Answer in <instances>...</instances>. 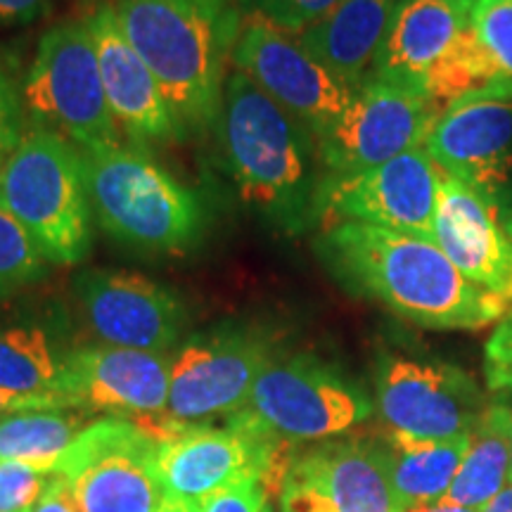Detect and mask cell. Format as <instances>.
I'll return each mask as SVG.
<instances>
[{
	"label": "cell",
	"mask_w": 512,
	"mask_h": 512,
	"mask_svg": "<svg viewBox=\"0 0 512 512\" xmlns=\"http://www.w3.org/2000/svg\"><path fill=\"white\" fill-rule=\"evenodd\" d=\"M316 252L347 290L387 306L427 330H484L503 323L510 306L458 271L434 240L401 230L335 223Z\"/></svg>",
	"instance_id": "6da1fadb"
},
{
	"label": "cell",
	"mask_w": 512,
	"mask_h": 512,
	"mask_svg": "<svg viewBox=\"0 0 512 512\" xmlns=\"http://www.w3.org/2000/svg\"><path fill=\"white\" fill-rule=\"evenodd\" d=\"M214 126L223 164L245 204L290 235L318 221L323 164L318 140L302 121L233 69Z\"/></svg>",
	"instance_id": "7a4b0ae2"
},
{
	"label": "cell",
	"mask_w": 512,
	"mask_h": 512,
	"mask_svg": "<svg viewBox=\"0 0 512 512\" xmlns=\"http://www.w3.org/2000/svg\"><path fill=\"white\" fill-rule=\"evenodd\" d=\"M114 12L183 131L214 126L245 12L226 0H117Z\"/></svg>",
	"instance_id": "3957f363"
},
{
	"label": "cell",
	"mask_w": 512,
	"mask_h": 512,
	"mask_svg": "<svg viewBox=\"0 0 512 512\" xmlns=\"http://www.w3.org/2000/svg\"><path fill=\"white\" fill-rule=\"evenodd\" d=\"M93 219L121 245L181 254L200 245L207 209L195 190L138 147H79Z\"/></svg>",
	"instance_id": "277c9868"
},
{
	"label": "cell",
	"mask_w": 512,
	"mask_h": 512,
	"mask_svg": "<svg viewBox=\"0 0 512 512\" xmlns=\"http://www.w3.org/2000/svg\"><path fill=\"white\" fill-rule=\"evenodd\" d=\"M0 204L27 228L50 266H79L93 249V209L81 150L29 126L0 169Z\"/></svg>",
	"instance_id": "5b68a950"
},
{
	"label": "cell",
	"mask_w": 512,
	"mask_h": 512,
	"mask_svg": "<svg viewBox=\"0 0 512 512\" xmlns=\"http://www.w3.org/2000/svg\"><path fill=\"white\" fill-rule=\"evenodd\" d=\"M22 91L34 126L53 128L76 147L121 145L86 17L55 24L41 36Z\"/></svg>",
	"instance_id": "8992f818"
},
{
	"label": "cell",
	"mask_w": 512,
	"mask_h": 512,
	"mask_svg": "<svg viewBox=\"0 0 512 512\" xmlns=\"http://www.w3.org/2000/svg\"><path fill=\"white\" fill-rule=\"evenodd\" d=\"M81 512H157L166 501L159 439L126 418L95 420L57 460Z\"/></svg>",
	"instance_id": "52a82bcc"
},
{
	"label": "cell",
	"mask_w": 512,
	"mask_h": 512,
	"mask_svg": "<svg viewBox=\"0 0 512 512\" xmlns=\"http://www.w3.org/2000/svg\"><path fill=\"white\" fill-rule=\"evenodd\" d=\"M242 413L275 437L299 444L351 432L373 415V401L320 358L294 354L268 363Z\"/></svg>",
	"instance_id": "ba28073f"
},
{
	"label": "cell",
	"mask_w": 512,
	"mask_h": 512,
	"mask_svg": "<svg viewBox=\"0 0 512 512\" xmlns=\"http://www.w3.org/2000/svg\"><path fill=\"white\" fill-rule=\"evenodd\" d=\"M439 190L441 169L425 147H415L354 174H323L316 214L325 228L366 223L434 240Z\"/></svg>",
	"instance_id": "9c48e42d"
},
{
	"label": "cell",
	"mask_w": 512,
	"mask_h": 512,
	"mask_svg": "<svg viewBox=\"0 0 512 512\" xmlns=\"http://www.w3.org/2000/svg\"><path fill=\"white\" fill-rule=\"evenodd\" d=\"M275 356L273 339L249 325H221L190 337L171 354L166 415L197 425L240 413Z\"/></svg>",
	"instance_id": "30bf717a"
},
{
	"label": "cell",
	"mask_w": 512,
	"mask_h": 512,
	"mask_svg": "<svg viewBox=\"0 0 512 512\" xmlns=\"http://www.w3.org/2000/svg\"><path fill=\"white\" fill-rule=\"evenodd\" d=\"M230 64L302 121L316 140L335 128L356 93L323 67L297 34L259 12L242 17Z\"/></svg>",
	"instance_id": "8fae6325"
},
{
	"label": "cell",
	"mask_w": 512,
	"mask_h": 512,
	"mask_svg": "<svg viewBox=\"0 0 512 512\" xmlns=\"http://www.w3.org/2000/svg\"><path fill=\"white\" fill-rule=\"evenodd\" d=\"M441 112L418 91L368 76L335 128L318 140L325 174H354L425 145Z\"/></svg>",
	"instance_id": "7c38bea8"
},
{
	"label": "cell",
	"mask_w": 512,
	"mask_h": 512,
	"mask_svg": "<svg viewBox=\"0 0 512 512\" xmlns=\"http://www.w3.org/2000/svg\"><path fill=\"white\" fill-rule=\"evenodd\" d=\"M375 401L387 430L420 439L465 437L486 408L465 370L399 354L377 366Z\"/></svg>",
	"instance_id": "4fadbf2b"
},
{
	"label": "cell",
	"mask_w": 512,
	"mask_h": 512,
	"mask_svg": "<svg viewBox=\"0 0 512 512\" xmlns=\"http://www.w3.org/2000/svg\"><path fill=\"white\" fill-rule=\"evenodd\" d=\"M74 294L100 344L171 354L188 328V311L169 287L140 273L88 268L74 278Z\"/></svg>",
	"instance_id": "5bb4252c"
},
{
	"label": "cell",
	"mask_w": 512,
	"mask_h": 512,
	"mask_svg": "<svg viewBox=\"0 0 512 512\" xmlns=\"http://www.w3.org/2000/svg\"><path fill=\"white\" fill-rule=\"evenodd\" d=\"M169 384L171 354L86 344L67 354L62 396L76 411L145 420L166 415Z\"/></svg>",
	"instance_id": "9a60e30c"
},
{
	"label": "cell",
	"mask_w": 512,
	"mask_h": 512,
	"mask_svg": "<svg viewBox=\"0 0 512 512\" xmlns=\"http://www.w3.org/2000/svg\"><path fill=\"white\" fill-rule=\"evenodd\" d=\"M434 242L470 283L496 294L512 311V238L498 204L446 171H441Z\"/></svg>",
	"instance_id": "2e32d148"
},
{
	"label": "cell",
	"mask_w": 512,
	"mask_h": 512,
	"mask_svg": "<svg viewBox=\"0 0 512 512\" xmlns=\"http://www.w3.org/2000/svg\"><path fill=\"white\" fill-rule=\"evenodd\" d=\"M86 22L98 50L107 102L121 131L138 145L183 138L181 121L171 110L162 86L121 31L114 3L95 5Z\"/></svg>",
	"instance_id": "e0dca14e"
},
{
	"label": "cell",
	"mask_w": 512,
	"mask_h": 512,
	"mask_svg": "<svg viewBox=\"0 0 512 512\" xmlns=\"http://www.w3.org/2000/svg\"><path fill=\"white\" fill-rule=\"evenodd\" d=\"M422 147L441 171L498 204L512 181V100L453 105L437 119Z\"/></svg>",
	"instance_id": "ac0fdd59"
},
{
	"label": "cell",
	"mask_w": 512,
	"mask_h": 512,
	"mask_svg": "<svg viewBox=\"0 0 512 512\" xmlns=\"http://www.w3.org/2000/svg\"><path fill=\"white\" fill-rule=\"evenodd\" d=\"M285 479L306 486L335 512H401L382 437L320 441L294 456Z\"/></svg>",
	"instance_id": "d6986e66"
},
{
	"label": "cell",
	"mask_w": 512,
	"mask_h": 512,
	"mask_svg": "<svg viewBox=\"0 0 512 512\" xmlns=\"http://www.w3.org/2000/svg\"><path fill=\"white\" fill-rule=\"evenodd\" d=\"M467 27L470 15L453 0H401L373 76L425 95L427 74Z\"/></svg>",
	"instance_id": "ffe728a7"
},
{
	"label": "cell",
	"mask_w": 512,
	"mask_h": 512,
	"mask_svg": "<svg viewBox=\"0 0 512 512\" xmlns=\"http://www.w3.org/2000/svg\"><path fill=\"white\" fill-rule=\"evenodd\" d=\"M401 0H342L299 36L302 46L349 88L373 76Z\"/></svg>",
	"instance_id": "44dd1931"
},
{
	"label": "cell",
	"mask_w": 512,
	"mask_h": 512,
	"mask_svg": "<svg viewBox=\"0 0 512 512\" xmlns=\"http://www.w3.org/2000/svg\"><path fill=\"white\" fill-rule=\"evenodd\" d=\"M380 437L401 512L444 501L465 458L470 434L458 439H420L387 430Z\"/></svg>",
	"instance_id": "7402d4cb"
},
{
	"label": "cell",
	"mask_w": 512,
	"mask_h": 512,
	"mask_svg": "<svg viewBox=\"0 0 512 512\" xmlns=\"http://www.w3.org/2000/svg\"><path fill=\"white\" fill-rule=\"evenodd\" d=\"M510 484V406H486L475 427L458 475L444 501L482 510Z\"/></svg>",
	"instance_id": "603a6c76"
},
{
	"label": "cell",
	"mask_w": 512,
	"mask_h": 512,
	"mask_svg": "<svg viewBox=\"0 0 512 512\" xmlns=\"http://www.w3.org/2000/svg\"><path fill=\"white\" fill-rule=\"evenodd\" d=\"M69 351L38 323L0 325V387L22 394L62 396Z\"/></svg>",
	"instance_id": "cb8c5ba5"
},
{
	"label": "cell",
	"mask_w": 512,
	"mask_h": 512,
	"mask_svg": "<svg viewBox=\"0 0 512 512\" xmlns=\"http://www.w3.org/2000/svg\"><path fill=\"white\" fill-rule=\"evenodd\" d=\"M86 411H27L0 418V463L17 460L38 470L55 472L57 460L69 444L86 430Z\"/></svg>",
	"instance_id": "d4e9b609"
},
{
	"label": "cell",
	"mask_w": 512,
	"mask_h": 512,
	"mask_svg": "<svg viewBox=\"0 0 512 512\" xmlns=\"http://www.w3.org/2000/svg\"><path fill=\"white\" fill-rule=\"evenodd\" d=\"M50 261L8 209L0 204V299L41 283Z\"/></svg>",
	"instance_id": "484cf974"
},
{
	"label": "cell",
	"mask_w": 512,
	"mask_h": 512,
	"mask_svg": "<svg viewBox=\"0 0 512 512\" xmlns=\"http://www.w3.org/2000/svg\"><path fill=\"white\" fill-rule=\"evenodd\" d=\"M22 88L24 76L19 69V55L0 46V169L29 128Z\"/></svg>",
	"instance_id": "4316f807"
},
{
	"label": "cell",
	"mask_w": 512,
	"mask_h": 512,
	"mask_svg": "<svg viewBox=\"0 0 512 512\" xmlns=\"http://www.w3.org/2000/svg\"><path fill=\"white\" fill-rule=\"evenodd\" d=\"M470 27L475 31L501 79L512 88V0H494L470 12Z\"/></svg>",
	"instance_id": "83f0119b"
},
{
	"label": "cell",
	"mask_w": 512,
	"mask_h": 512,
	"mask_svg": "<svg viewBox=\"0 0 512 512\" xmlns=\"http://www.w3.org/2000/svg\"><path fill=\"white\" fill-rule=\"evenodd\" d=\"M55 472L38 470L29 463H0V512H31Z\"/></svg>",
	"instance_id": "f1b7e54d"
},
{
	"label": "cell",
	"mask_w": 512,
	"mask_h": 512,
	"mask_svg": "<svg viewBox=\"0 0 512 512\" xmlns=\"http://www.w3.org/2000/svg\"><path fill=\"white\" fill-rule=\"evenodd\" d=\"M342 0H252L247 12H259L292 34H302Z\"/></svg>",
	"instance_id": "f546056e"
},
{
	"label": "cell",
	"mask_w": 512,
	"mask_h": 512,
	"mask_svg": "<svg viewBox=\"0 0 512 512\" xmlns=\"http://www.w3.org/2000/svg\"><path fill=\"white\" fill-rule=\"evenodd\" d=\"M200 512H273L268 486L261 477H247L202 498Z\"/></svg>",
	"instance_id": "4dcf8cb0"
},
{
	"label": "cell",
	"mask_w": 512,
	"mask_h": 512,
	"mask_svg": "<svg viewBox=\"0 0 512 512\" xmlns=\"http://www.w3.org/2000/svg\"><path fill=\"white\" fill-rule=\"evenodd\" d=\"M486 387L494 392H512V316L498 323L484 347Z\"/></svg>",
	"instance_id": "1f68e13d"
},
{
	"label": "cell",
	"mask_w": 512,
	"mask_h": 512,
	"mask_svg": "<svg viewBox=\"0 0 512 512\" xmlns=\"http://www.w3.org/2000/svg\"><path fill=\"white\" fill-rule=\"evenodd\" d=\"M62 408H74L72 403L55 394H22L12 389L0 387V418L12 413L27 411H62Z\"/></svg>",
	"instance_id": "d6a6232c"
},
{
	"label": "cell",
	"mask_w": 512,
	"mask_h": 512,
	"mask_svg": "<svg viewBox=\"0 0 512 512\" xmlns=\"http://www.w3.org/2000/svg\"><path fill=\"white\" fill-rule=\"evenodd\" d=\"M31 512H81V508L79 503L74 501L67 484H64L57 475H53L50 484L46 486V491H43V496L38 498V503Z\"/></svg>",
	"instance_id": "836d02e7"
},
{
	"label": "cell",
	"mask_w": 512,
	"mask_h": 512,
	"mask_svg": "<svg viewBox=\"0 0 512 512\" xmlns=\"http://www.w3.org/2000/svg\"><path fill=\"white\" fill-rule=\"evenodd\" d=\"M50 0H0V24H29L46 12Z\"/></svg>",
	"instance_id": "e575fe53"
},
{
	"label": "cell",
	"mask_w": 512,
	"mask_h": 512,
	"mask_svg": "<svg viewBox=\"0 0 512 512\" xmlns=\"http://www.w3.org/2000/svg\"><path fill=\"white\" fill-rule=\"evenodd\" d=\"M479 512H512V484L505 486L501 494H498L489 505H484Z\"/></svg>",
	"instance_id": "d590c367"
},
{
	"label": "cell",
	"mask_w": 512,
	"mask_h": 512,
	"mask_svg": "<svg viewBox=\"0 0 512 512\" xmlns=\"http://www.w3.org/2000/svg\"><path fill=\"white\" fill-rule=\"evenodd\" d=\"M406 512H479V510H470V508H460L456 503L448 501H437V503H427V505H418V508H411Z\"/></svg>",
	"instance_id": "8d00e7d4"
},
{
	"label": "cell",
	"mask_w": 512,
	"mask_h": 512,
	"mask_svg": "<svg viewBox=\"0 0 512 512\" xmlns=\"http://www.w3.org/2000/svg\"><path fill=\"white\" fill-rule=\"evenodd\" d=\"M157 512H200V505L195 501H181V498L166 496V501Z\"/></svg>",
	"instance_id": "74e56055"
},
{
	"label": "cell",
	"mask_w": 512,
	"mask_h": 512,
	"mask_svg": "<svg viewBox=\"0 0 512 512\" xmlns=\"http://www.w3.org/2000/svg\"><path fill=\"white\" fill-rule=\"evenodd\" d=\"M453 3L456 5H460V8H463L467 15H470L472 10L475 8H479V5H484V3H494V0H453Z\"/></svg>",
	"instance_id": "f35d334b"
},
{
	"label": "cell",
	"mask_w": 512,
	"mask_h": 512,
	"mask_svg": "<svg viewBox=\"0 0 512 512\" xmlns=\"http://www.w3.org/2000/svg\"><path fill=\"white\" fill-rule=\"evenodd\" d=\"M226 3H230V5H235V8H240L242 12H247V8H249V3H252V0H226Z\"/></svg>",
	"instance_id": "ab89813d"
},
{
	"label": "cell",
	"mask_w": 512,
	"mask_h": 512,
	"mask_svg": "<svg viewBox=\"0 0 512 512\" xmlns=\"http://www.w3.org/2000/svg\"><path fill=\"white\" fill-rule=\"evenodd\" d=\"M503 226H505V230H508V235L512 238V211L503 219Z\"/></svg>",
	"instance_id": "60d3db41"
},
{
	"label": "cell",
	"mask_w": 512,
	"mask_h": 512,
	"mask_svg": "<svg viewBox=\"0 0 512 512\" xmlns=\"http://www.w3.org/2000/svg\"><path fill=\"white\" fill-rule=\"evenodd\" d=\"M510 484H512V408H510Z\"/></svg>",
	"instance_id": "b9f144b4"
}]
</instances>
